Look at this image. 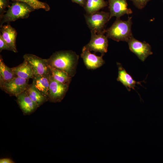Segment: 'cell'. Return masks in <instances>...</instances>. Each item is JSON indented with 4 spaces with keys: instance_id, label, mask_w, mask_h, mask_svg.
<instances>
[{
    "instance_id": "17",
    "label": "cell",
    "mask_w": 163,
    "mask_h": 163,
    "mask_svg": "<svg viewBox=\"0 0 163 163\" xmlns=\"http://www.w3.org/2000/svg\"><path fill=\"white\" fill-rule=\"evenodd\" d=\"M25 91L31 99L39 107L48 101L47 99L36 89L33 82L29 85Z\"/></svg>"
},
{
    "instance_id": "12",
    "label": "cell",
    "mask_w": 163,
    "mask_h": 163,
    "mask_svg": "<svg viewBox=\"0 0 163 163\" xmlns=\"http://www.w3.org/2000/svg\"><path fill=\"white\" fill-rule=\"evenodd\" d=\"M16 97L18 104L24 115L33 113L39 107L30 97L26 91L18 94Z\"/></svg>"
},
{
    "instance_id": "25",
    "label": "cell",
    "mask_w": 163,
    "mask_h": 163,
    "mask_svg": "<svg viewBox=\"0 0 163 163\" xmlns=\"http://www.w3.org/2000/svg\"><path fill=\"white\" fill-rule=\"evenodd\" d=\"M0 163H14V161L12 159L8 158H5L1 159Z\"/></svg>"
},
{
    "instance_id": "8",
    "label": "cell",
    "mask_w": 163,
    "mask_h": 163,
    "mask_svg": "<svg viewBox=\"0 0 163 163\" xmlns=\"http://www.w3.org/2000/svg\"><path fill=\"white\" fill-rule=\"evenodd\" d=\"M105 30L98 34L91 32L90 40L85 46L90 51L104 55L107 52L108 45V37L104 34Z\"/></svg>"
},
{
    "instance_id": "22",
    "label": "cell",
    "mask_w": 163,
    "mask_h": 163,
    "mask_svg": "<svg viewBox=\"0 0 163 163\" xmlns=\"http://www.w3.org/2000/svg\"><path fill=\"white\" fill-rule=\"evenodd\" d=\"M137 8L142 9L146 5L150 0H130Z\"/></svg>"
},
{
    "instance_id": "16",
    "label": "cell",
    "mask_w": 163,
    "mask_h": 163,
    "mask_svg": "<svg viewBox=\"0 0 163 163\" xmlns=\"http://www.w3.org/2000/svg\"><path fill=\"white\" fill-rule=\"evenodd\" d=\"M49 76L35 75L33 78L35 88L47 99L49 89Z\"/></svg>"
},
{
    "instance_id": "7",
    "label": "cell",
    "mask_w": 163,
    "mask_h": 163,
    "mask_svg": "<svg viewBox=\"0 0 163 163\" xmlns=\"http://www.w3.org/2000/svg\"><path fill=\"white\" fill-rule=\"evenodd\" d=\"M23 58L29 64L35 75L49 76L50 69L48 64L47 59H43L35 55L26 54Z\"/></svg>"
},
{
    "instance_id": "26",
    "label": "cell",
    "mask_w": 163,
    "mask_h": 163,
    "mask_svg": "<svg viewBox=\"0 0 163 163\" xmlns=\"http://www.w3.org/2000/svg\"><path fill=\"white\" fill-rule=\"evenodd\" d=\"M74 3H76L80 6L84 7L86 0H71Z\"/></svg>"
},
{
    "instance_id": "3",
    "label": "cell",
    "mask_w": 163,
    "mask_h": 163,
    "mask_svg": "<svg viewBox=\"0 0 163 163\" xmlns=\"http://www.w3.org/2000/svg\"><path fill=\"white\" fill-rule=\"evenodd\" d=\"M35 9L28 4L21 2L12 3L6 13L0 16V26L5 22H9L19 19L27 18L30 14Z\"/></svg>"
},
{
    "instance_id": "21",
    "label": "cell",
    "mask_w": 163,
    "mask_h": 163,
    "mask_svg": "<svg viewBox=\"0 0 163 163\" xmlns=\"http://www.w3.org/2000/svg\"><path fill=\"white\" fill-rule=\"evenodd\" d=\"M15 2H24L28 4L35 9H42L46 11H49L50 9L49 5L46 3L38 0H12Z\"/></svg>"
},
{
    "instance_id": "2",
    "label": "cell",
    "mask_w": 163,
    "mask_h": 163,
    "mask_svg": "<svg viewBox=\"0 0 163 163\" xmlns=\"http://www.w3.org/2000/svg\"><path fill=\"white\" fill-rule=\"evenodd\" d=\"M132 17H129L126 21L117 18L112 25L105 30L108 38L117 42H128L133 36L131 30Z\"/></svg>"
},
{
    "instance_id": "19",
    "label": "cell",
    "mask_w": 163,
    "mask_h": 163,
    "mask_svg": "<svg viewBox=\"0 0 163 163\" xmlns=\"http://www.w3.org/2000/svg\"><path fill=\"white\" fill-rule=\"evenodd\" d=\"M17 76L11 68H9L5 63L2 56H0V84L8 81Z\"/></svg>"
},
{
    "instance_id": "15",
    "label": "cell",
    "mask_w": 163,
    "mask_h": 163,
    "mask_svg": "<svg viewBox=\"0 0 163 163\" xmlns=\"http://www.w3.org/2000/svg\"><path fill=\"white\" fill-rule=\"evenodd\" d=\"M11 69L17 76L25 79L33 78L34 76V71L28 62L25 59L18 66Z\"/></svg>"
},
{
    "instance_id": "27",
    "label": "cell",
    "mask_w": 163,
    "mask_h": 163,
    "mask_svg": "<svg viewBox=\"0 0 163 163\" xmlns=\"http://www.w3.org/2000/svg\"></svg>"
},
{
    "instance_id": "23",
    "label": "cell",
    "mask_w": 163,
    "mask_h": 163,
    "mask_svg": "<svg viewBox=\"0 0 163 163\" xmlns=\"http://www.w3.org/2000/svg\"><path fill=\"white\" fill-rule=\"evenodd\" d=\"M9 6L8 0H0V16L6 12L5 11L6 8Z\"/></svg>"
},
{
    "instance_id": "10",
    "label": "cell",
    "mask_w": 163,
    "mask_h": 163,
    "mask_svg": "<svg viewBox=\"0 0 163 163\" xmlns=\"http://www.w3.org/2000/svg\"><path fill=\"white\" fill-rule=\"evenodd\" d=\"M110 19L113 17L120 18L124 14H129L132 11L128 8L127 0H109Z\"/></svg>"
},
{
    "instance_id": "13",
    "label": "cell",
    "mask_w": 163,
    "mask_h": 163,
    "mask_svg": "<svg viewBox=\"0 0 163 163\" xmlns=\"http://www.w3.org/2000/svg\"><path fill=\"white\" fill-rule=\"evenodd\" d=\"M0 34L6 44L11 48L14 53L17 52L16 45L17 32L16 30L10 24L1 26Z\"/></svg>"
},
{
    "instance_id": "6",
    "label": "cell",
    "mask_w": 163,
    "mask_h": 163,
    "mask_svg": "<svg viewBox=\"0 0 163 163\" xmlns=\"http://www.w3.org/2000/svg\"><path fill=\"white\" fill-rule=\"evenodd\" d=\"M48 101L56 103L61 102L64 97L69 85L63 84L54 79L50 75Z\"/></svg>"
},
{
    "instance_id": "1",
    "label": "cell",
    "mask_w": 163,
    "mask_h": 163,
    "mask_svg": "<svg viewBox=\"0 0 163 163\" xmlns=\"http://www.w3.org/2000/svg\"><path fill=\"white\" fill-rule=\"evenodd\" d=\"M79 58L72 50H62L54 53L47 61L49 66L65 72L72 77L76 73Z\"/></svg>"
},
{
    "instance_id": "24",
    "label": "cell",
    "mask_w": 163,
    "mask_h": 163,
    "mask_svg": "<svg viewBox=\"0 0 163 163\" xmlns=\"http://www.w3.org/2000/svg\"><path fill=\"white\" fill-rule=\"evenodd\" d=\"M3 50H10L14 52L13 50L6 44L0 35V52Z\"/></svg>"
},
{
    "instance_id": "4",
    "label": "cell",
    "mask_w": 163,
    "mask_h": 163,
    "mask_svg": "<svg viewBox=\"0 0 163 163\" xmlns=\"http://www.w3.org/2000/svg\"><path fill=\"white\" fill-rule=\"evenodd\" d=\"M86 23L91 32L98 34L105 30L106 24L110 20V13L97 11L91 14L85 15Z\"/></svg>"
},
{
    "instance_id": "18",
    "label": "cell",
    "mask_w": 163,
    "mask_h": 163,
    "mask_svg": "<svg viewBox=\"0 0 163 163\" xmlns=\"http://www.w3.org/2000/svg\"><path fill=\"white\" fill-rule=\"evenodd\" d=\"M107 2L104 0H86L84 7L86 14H91L106 7Z\"/></svg>"
},
{
    "instance_id": "11",
    "label": "cell",
    "mask_w": 163,
    "mask_h": 163,
    "mask_svg": "<svg viewBox=\"0 0 163 163\" xmlns=\"http://www.w3.org/2000/svg\"><path fill=\"white\" fill-rule=\"evenodd\" d=\"M90 51L85 46L83 47L81 57L87 68L88 69H95L102 66L105 63L103 59V55L100 56L91 53Z\"/></svg>"
},
{
    "instance_id": "20",
    "label": "cell",
    "mask_w": 163,
    "mask_h": 163,
    "mask_svg": "<svg viewBox=\"0 0 163 163\" xmlns=\"http://www.w3.org/2000/svg\"><path fill=\"white\" fill-rule=\"evenodd\" d=\"M50 75L55 80L60 82L69 85L72 77L67 73L49 66Z\"/></svg>"
},
{
    "instance_id": "5",
    "label": "cell",
    "mask_w": 163,
    "mask_h": 163,
    "mask_svg": "<svg viewBox=\"0 0 163 163\" xmlns=\"http://www.w3.org/2000/svg\"><path fill=\"white\" fill-rule=\"evenodd\" d=\"M29 79L23 78L16 76L12 79L0 84L1 89L10 96L16 97L26 91L29 85Z\"/></svg>"
},
{
    "instance_id": "9",
    "label": "cell",
    "mask_w": 163,
    "mask_h": 163,
    "mask_svg": "<svg viewBox=\"0 0 163 163\" xmlns=\"http://www.w3.org/2000/svg\"><path fill=\"white\" fill-rule=\"evenodd\" d=\"M130 50L136 55L142 61H144L149 55L153 54L150 45L145 42H142L133 36L128 41Z\"/></svg>"
},
{
    "instance_id": "14",
    "label": "cell",
    "mask_w": 163,
    "mask_h": 163,
    "mask_svg": "<svg viewBox=\"0 0 163 163\" xmlns=\"http://www.w3.org/2000/svg\"><path fill=\"white\" fill-rule=\"evenodd\" d=\"M118 73L117 80L120 82L127 89L130 91L131 89H134L136 85L138 82L136 81L122 67L121 64L117 63Z\"/></svg>"
}]
</instances>
